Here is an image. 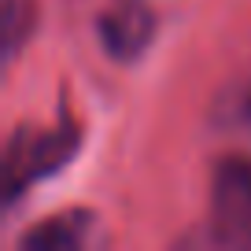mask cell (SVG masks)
<instances>
[{
  "label": "cell",
  "mask_w": 251,
  "mask_h": 251,
  "mask_svg": "<svg viewBox=\"0 0 251 251\" xmlns=\"http://www.w3.org/2000/svg\"><path fill=\"white\" fill-rule=\"evenodd\" d=\"M78 151V129L74 126H52V129H19L4 155V192L15 200L30 181L63 170Z\"/></svg>",
  "instance_id": "obj_1"
},
{
  "label": "cell",
  "mask_w": 251,
  "mask_h": 251,
  "mask_svg": "<svg viewBox=\"0 0 251 251\" xmlns=\"http://www.w3.org/2000/svg\"><path fill=\"white\" fill-rule=\"evenodd\" d=\"M8 52L19 48V37H23V8H19V0H8Z\"/></svg>",
  "instance_id": "obj_5"
},
{
  "label": "cell",
  "mask_w": 251,
  "mask_h": 251,
  "mask_svg": "<svg viewBox=\"0 0 251 251\" xmlns=\"http://www.w3.org/2000/svg\"><path fill=\"white\" fill-rule=\"evenodd\" d=\"M248 115H251V96H248Z\"/></svg>",
  "instance_id": "obj_6"
},
{
  "label": "cell",
  "mask_w": 251,
  "mask_h": 251,
  "mask_svg": "<svg viewBox=\"0 0 251 251\" xmlns=\"http://www.w3.org/2000/svg\"><path fill=\"white\" fill-rule=\"evenodd\" d=\"M89 233H93V214L63 211L45 218L41 226H33L23 236V248L26 251H78L89 244Z\"/></svg>",
  "instance_id": "obj_4"
},
{
  "label": "cell",
  "mask_w": 251,
  "mask_h": 251,
  "mask_svg": "<svg viewBox=\"0 0 251 251\" xmlns=\"http://www.w3.org/2000/svg\"><path fill=\"white\" fill-rule=\"evenodd\" d=\"M96 33H100V45L111 59H137L144 48L155 37V15L144 0H115L111 8H103L100 23H96Z\"/></svg>",
  "instance_id": "obj_2"
},
{
  "label": "cell",
  "mask_w": 251,
  "mask_h": 251,
  "mask_svg": "<svg viewBox=\"0 0 251 251\" xmlns=\"http://www.w3.org/2000/svg\"><path fill=\"white\" fill-rule=\"evenodd\" d=\"M214 226L226 236L251 226V166L244 159H229L214 174Z\"/></svg>",
  "instance_id": "obj_3"
}]
</instances>
